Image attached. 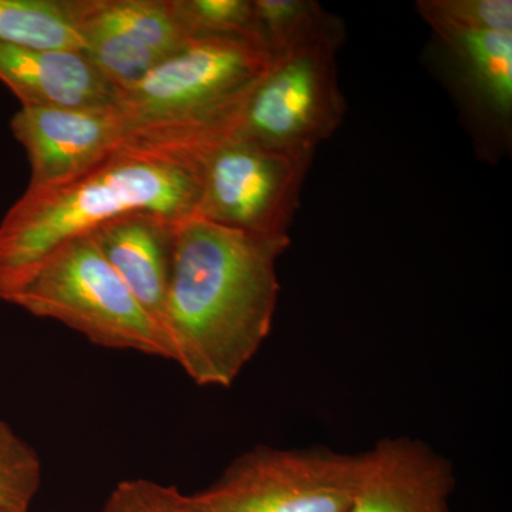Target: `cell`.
Listing matches in <instances>:
<instances>
[{
	"label": "cell",
	"instance_id": "7c38bea8",
	"mask_svg": "<svg viewBox=\"0 0 512 512\" xmlns=\"http://www.w3.org/2000/svg\"><path fill=\"white\" fill-rule=\"evenodd\" d=\"M0 80L22 106L106 107L119 90L82 52L36 50L0 42Z\"/></svg>",
	"mask_w": 512,
	"mask_h": 512
},
{
	"label": "cell",
	"instance_id": "8992f818",
	"mask_svg": "<svg viewBox=\"0 0 512 512\" xmlns=\"http://www.w3.org/2000/svg\"><path fill=\"white\" fill-rule=\"evenodd\" d=\"M360 454L256 446L192 494L198 512H349Z\"/></svg>",
	"mask_w": 512,
	"mask_h": 512
},
{
	"label": "cell",
	"instance_id": "8fae6325",
	"mask_svg": "<svg viewBox=\"0 0 512 512\" xmlns=\"http://www.w3.org/2000/svg\"><path fill=\"white\" fill-rule=\"evenodd\" d=\"M178 224L153 212H133L92 234L111 268L163 332Z\"/></svg>",
	"mask_w": 512,
	"mask_h": 512
},
{
	"label": "cell",
	"instance_id": "9c48e42d",
	"mask_svg": "<svg viewBox=\"0 0 512 512\" xmlns=\"http://www.w3.org/2000/svg\"><path fill=\"white\" fill-rule=\"evenodd\" d=\"M28 154L29 187H52L100 163L123 146L126 121L106 107L22 106L10 121Z\"/></svg>",
	"mask_w": 512,
	"mask_h": 512
},
{
	"label": "cell",
	"instance_id": "ac0fdd59",
	"mask_svg": "<svg viewBox=\"0 0 512 512\" xmlns=\"http://www.w3.org/2000/svg\"><path fill=\"white\" fill-rule=\"evenodd\" d=\"M416 8L430 28L512 33L511 0H420Z\"/></svg>",
	"mask_w": 512,
	"mask_h": 512
},
{
	"label": "cell",
	"instance_id": "5b68a950",
	"mask_svg": "<svg viewBox=\"0 0 512 512\" xmlns=\"http://www.w3.org/2000/svg\"><path fill=\"white\" fill-rule=\"evenodd\" d=\"M338 20L275 57L239 111L231 137L286 153L311 154L338 130L346 103L336 53Z\"/></svg>",
	"mask_w": 512,
	"mask_h": 512
},
{
	"label": "cell",
	"instance_id": "7a4b0ae2",
	"mask_svg": "<svg viewBox=\"0 0 512 512\" xmlns=\"http://www.w3.org/2000/svg\"><path fill=\"white\" fill-rule=\"evenodd\" d=\"M200 165L190 154L123 146L52 187H28L0 222V299L9 302L47 256L121 215H197Z\"/></svg>",
	"mask_w": 512,
	"mask_h": 512
},
{
	"label": "cell",
	"instance_id": "52a82bcc",
	"mask_svg": "<svg viewBox=\"0 0 512 512\" xmlns=\"http://www.w3.org/2000/svg\"><path fill=\"white\" fill-rule=\"evenodd\" d=\"M312 157L222 138L197 156V217L259 237H289Z\"/></svg>",
	"mask_w": 512,
	"mask_h": 512
},
{
	"label": "cell",
	"instance_id": "2e32d148",
	"mask_svg": "<svg viewBox=\"0 0 512 512\" xmlns=\"http://www.w3.org/2000/svg\"><path fill=\"white\" fill-rule=\"evenodd\" d=\"M173 2L177 18L191 40L205 37H244L262 43L256 28L254 0Z\"/></svg>",
	"mask_w": 512,
	"mask_h": 512
},
{
	"label": "cell",
	"instance_id": "e0dca14e",
	"mask_svg": "<svg viewBox=\"0 0 512 512\" xmlns=\"http://www.w3.org/2000/svg\"><path fill=\"white\" fill-rule=\"evenodd\" d=\"M42 484V461L35 448L0 420V508L29 511Z\"/></svg>",
	"mask_w": 512,
	"mask_h": 512
},
{
	"label": "cell",
	"instance_id": "ba28073f",
	"mask_svg": "<svg viewBox=\"0 0 512 512\" xmlns=\"http://www.w3.org/2000/svg\"><path fill=\"white\" fill-rule=\"evenodd\" d=\"M433 53L458 101L480 153L497 160L510 151L512 33L433 26Z\"/></svg>",
	"mask_w": 512,
	"mask_h": 512
},
{
	"label": "cell",
	"instance_id": "4fadbf2b",
	"mask_svg": "<svg viewBox=\"0 0 512 512\" xmlns=\"http://www.w3.org/2000/svg\"><path fill=\"white\" fill-rule=\"evenodd\" d=\"M0 42L83 53L73 0H0Z\"/></svg>",
	"mask_w": 512,
	"mask_h": 512
},
{
	"label": "cell",
	"instance_id": "30bf717a",
	"mask_svg": "<svg viewBox=\"0 0 512 512\" xmlns=\"http://www.w3.org/2000/svg\"><path fill=\"white\" fill-rule=\"evenodd\" d=\"M453 464L420 440L383 439L360 453L349 512H450Z\"/></svg>",
	"mask_w": 512,
	"mask_h": 512
},
{
	"label": "cell",
	"instance_id": "6da1fadb",
	"mask_svg": "<svg viewBox=\"0 0 512 512\" xmlns=\"http://www.w3.org/2000/svg\"><path fill=\"white\" fill-rule=\"evenodd\" d=\"M289 245L197 215L177 225L164 333L170 360L198 386H231L268 338Z\"/></svg>",
	"mask_w": 512,
	"mask_h": 512
},
{
	"label": "cell",
	"instance_id": "5bb4252c",
	"mask_svg": "<svg viewBox=\"0 0 512 512\" xmlns=\"http://www.w3.org/2000/svg\"><path fill=\"white\" fill-rule=\"evenodd\" d=\"M103 8L123 32L160 63L191 42L177 18L173 0H103Z\"/></svg>",
	"mask_w": 512,
	"mask_h": 512
},
{
	"label": "cell",
	"instance_id": "9a60e30c",
	"mask_svg": "<svg viewBox=\"0 0 512 512\" xmlns=\"http://www.w3.org/2000/svg\"><path fill=\"white\" fill-rule=\"evenodd\" d=\"M254 10L259 37L274 59L336 20L312 0H254Z\"/></svg>",
	"mask_w": 512,
	"mask_h": 512
},
{
	"label": "cell",
	"instance_id": "277c9868",
	"mask_svg": "<svg viewBox=\"0 0 512 512\" xmlns=\"http://www.w3.org/2000/svg\"><path fill=\"white\" fill-rule=\"evenodd\" d=\"M9 303L62 322L101 348L170 359L163 329L141 308L92 235L53 251Z\"/></svg>",
	"mask_w": 512,
	"mask_h": 512
},
{
	"label": "cell",
	"instance_id": "ffe728a7",
	"mask_svg": "<svg viewBox=\"0 0 512 512\" xmlns=\"http://www.w3.org/2000/svg\"><path fill=\"white\" fill-rule=\"evenodd\" d=\"M0 512H28V511L12 510V508H0Z\"/></svg>",
	"mask_w": 512,
	"mask_h": 512
},
{
	"label": "cell",
	"instance_id": "d6986e66",
	"mask_svg": "<svg viewBox=\"0 0 512 512\" xmlns=\"http://www.w3.org/2000/svg\"><path fill=\"white\" fill-rule=\"evenodd\" d=\"M101 512H198L191 495L175 485L136 478L121 481L107 498Z\"/></svg>",
	"mask_w": 512,
	"mask_h": 512
},
{
	"label": "cell",
	"instance_id": "3957f363",
	"mask_svg": "<svg viewBox=\"0 0 512 512\" xmlns=\"http://www.w3.org/2000/svg\"><path fill=\"white\" fill-rule=\"evenodd\" d=\"M274 57L259 40L192 39L158 63L116 106L128 128L154 143L195 151L231 137L235 121Z\"/></svg>",
	"mask_w": 512,
	"mask_h": 512
}]
</instances>
